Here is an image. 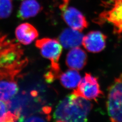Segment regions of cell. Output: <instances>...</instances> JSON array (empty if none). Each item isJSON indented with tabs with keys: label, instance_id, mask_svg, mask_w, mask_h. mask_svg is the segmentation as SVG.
Instances as JSON below:
<instances>
[{
	"label": "cell",
	"instance_id": "obj_8",
	"mask_svg": "<svg viewBox=\"0 0 122 122\" xmlns=\"http://www.w3.org/2000/svg\"><path fill=\"white\" fill-rule=\"evenodd\" d=\"M106 39V36L100 31H92L84 37L82 44L88 52L97 53L105 49Z\"/></svg>",
	"mask_w": 122,
	"mask_h": 122
},
{
	"label": "cell",
	"instance_id": "obj_1",
	"mask_svg": "<svg viewBox=\"0 0 122 122\" xmlns=\"http://www.w3.org/2000/svg\"><path fill=\"white\" fill-rule=\"evenodd\" d=\"M24 55L20 45L0 31V82H17L28 63Z\"/></svg>",
	"mask_w": 122,
	"mask_h": 122
},
{
	"label": "cell",
	"instance_id": "obj_4",
	"mask_svg": "<svg viewBox=\"0 0 122 122\" xmlns=\"http://www.w3.org/2000/svg\"><path fill=\"white\" fill-rule=\"evenodd\" d=\"M105 5V8L100 14L96 23L109 24L114 34L122 38V0H110Z\"/></svg>",
	"mask_w": 122,
	"mask_h": 122
},
{
	"label": "cell",
	"instance_id": "obj_17",
	"mask_svg": "<svg viewBox=\"0 0 122 122\" xmlns=\"http://www.w3.org/2000/svg\"><path fill=\"white\" fill-rule=\"evenodd\" d=\"M8 110L7 105L5 102L0 100V117Z\"/></svg>",
	"mask_w": 122,
	"mask_h": 122
},
{
	"label": "cell",
	"instance_id": "obj_13",
	"mask_svg": "<svg viewBox=\"0 0 122 122\" xmlns=\"http://www.w3.org/2000/svg\"><path fill=\"white\" fill-rule=\"evenodd\" d=\"M60 81L63 86L67 89H74L77 87L81 76L77 70L70 69L60 74Z\"/></svg>",
	"mask_w": 122,
	"mask_h": 122
},
{
	"label": "cell",
	"instance_id": "obj_2",
	"mask_svg": "<svg viewBox=\"0 0 122 122\" xmlns=\"http://www.w3.org/2000/svg\"><path fill=\"white\" fill-rule=\"evenodd\" d=\"M92 106L88 100L72 93L57 105L53 114L54 122H87Z\"/></svg>",
	"mask_w": 122,
	"mask_h": 122
},
{
	"label": "cell",
	"instance_id": "obj_11",
	"mask_svg": "<svg viewBox=\"0 0 122 122\" xmlns=\"http://www.w3.org/2000/svg\"><path fill=\"white\" fill-rule=\"evenodd\" d=\"M15 34L18 41L24 45H29L36 39L39 33L33 25L28 23H23L16 29Z\"/></svg>",
	"mask_w": 122,
	"mask_h": 122
},
{
	"label": "cell",
	"instance_id": "obj_5",
	"mask_svg": "<svg viewBox=\"0 0 122 122\" xmlns=\"http://www.w3.org/2000/svg\"><path fill=\"white\" fill-rule=\"evenodd\" d=\"M106 106L111 122H122V74L108 89Z\"/></svg>",
	"mask_w": 122,
	"mask_h": 122
},
{
	"label": "cell",
	"instance_id": "obj_7",
	"mask_svg": "<svg viewBox=\"0 0 122 122\" xmlns=\"http://www.w3.org/2000/svg\"><path fill=\"white\" fill-rule=\"evenodd\" d=\"M73 93L88 100L95 101L103 95L98 79L89 73L85 74Z\"/></svg>",
	"mask_w": 122,
	"mask_h": 122
},
{
	"label": "cell",
	"instance_id": "obj_3",
	"mask_svg": "<svg viewBox=\"0 0 122 122\" xmlns=\"http://www.w3.org/2000/svg\"><path fill=\"white\" fill-rule=\"evenodd\" d=\"M35 46L39 48L42 56L51 61L50 70L45 77L47 81L52 82L60 75L58 62L62 51V45L56 39L44 38L37 40Z\"/></svg>",
	"mask_w": 122,
	"mask_h": 122
},
{
	"label": "cell",
	"instance_id": "obj_12",
	"mask_svg": "<svg viewBox=\"0 0 122 122\" xmlns=\"http://www.w3.org/2000/svg\"><path fill=\"white\" fill-rule=\"evenodd\" d=\"M42 7L36 0H24L20 6L17 16L25 20L34 17L41 11Z\"/></svg>",
	"mask_w": 122,
	"mask_h": 122
},
{
	"label": "cell",
	"instance_id": "obj_6",
	"mask_svg": "<svg viewBox=\"0 0 122 122\" xmlns=\"http://www.w3.org/2000/svg\"><path fill=\"white\" fill-rule=\"evenodd\" d=\"M69 0H63L60 5L64 21L71 28L81 32L88 26L86 18L78 10L69 5Z\"/></svg>",
	"mask_w": 122,
	"mask_h": 122
},
{
	"label": "cell",
	"instance_id": "obj_16",
	"mask_svg": "<svg viewBox=\"0 0 122 122\" xmlns=\"http://www.w3.org/2000/svg\"><path fill=\"white\" fill-rule=\"evenodd\" d=\"M23 122H47L43 117L38 116H34L29 117Z\"/></svg>",
	"mask_w": 122,
	"mask_h": 122
},
{
	"label": "cell",
	"instance_id": "obj_9",
	"mask_svg": "<svg viewBox=\"0 0 122 122\" xmlns=\"http://www.w3.org/2000/svg\"><path fill=\"white\" fill-rule=\"evenodd\" d=\"M84 35L81 31L71 28H66L62 31L59 36L61 45L66 49L79 47L82 44Z\"/></svg>",
	"mask_w": 122,
	"mask_h": 122
},
{
	"label": "cell",
	"instance_id": "obj_14",
	"mask_svg": "<svg viewBox=\"0 0 122 122\" xmlns=\"http://www.w3.org/2000/svg\"><path fill=\"white\" fill-rule=\"evenodd\" d=\"M13 4L11 0H0V19L9 17L12 12Z\"/></svg>",
	"mask_w": 122,
	"mask_h": 122
},
{
	"label": "cell",
	"instance_id": "obj_10",
	"mask_svg": "<svg viewBox=\"0 0 122 122\" xmlns=\"http://www.w3.org/2000/svg\"><path fill=\"white\" fill-rule=\"evenodd\" d=\"M87 56L83 49L76 47L72 48L67 54L66 62L70 69L76 70L82 69L86 65Z\"/></svg>",
	"mask_w": 122,
	"mask_h": 122
},
{
	"label": "cell",
	"instance_id": "obj_15",
	"mask_svg": "<svg viewBox=\"0 0 122 122\" xmlns=\"http://www.w3.org/2000/svg\"><path fill=\"white\" fill-rule=\"evenodd\" d=\"M20 118L21 117L19 115L8 109L3 116L0 117V122H19Z\"/></svg>",
	"mask_w": 122,
	"mask_h": 122
}]
</instances>
